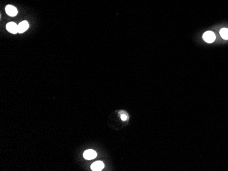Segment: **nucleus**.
Returning a JSON list of instances; mask_svg holds the SVG:
<instances>
[{
  "label": "nucleus",
  "mask_w": 228,
  "mask_h": 171,
  "mask_svg": "<svg viewBox=\"0 0 228 171\" xmlns=\"http://www.w3.org/2000/svg\"><path fill=\"white\" fill-rule=\"evenodd\" d=\"M215 35L214 33L211 31L206 32L203 35V40L208 43H212L215 40Z\"/></svg>",
  "instance_id": "nucleus-1"
},
{
  "label": "nucleus",
  "mask_w": 228,
  "mask_h": 171,
  "mask_svg": "<svg viewBox=\"0 0 228 171\" xmlns=\"http://www.w3.org/2000/svg\"><path fill=\"white\" fill-rule=\"evenodd\" d=\"M97 156V153L92 149H89L87 150L83 154V157L86 160H90L94 159Z\"/></svg>",
  "instance_id": "nucleus-2"
},
{
  "label": "nucleus",
  "mask_w": 228,
  "mask_h": 171,
  "mask_svg": "<svg viewBox=\"0 0 228 171\" xmlns=\"http://www.w3.org/2000/svg\"><path fill=\"white\" fill-rule=\"evenodd\" d=\"M5 10H6V12L7 14H8L9 16H10V17H15L18 13L17 9L12 5L6 6Z\"/></svg>",
  "instance_id": "nucleus-3"
},
{
  "label": "nucleus",
  "mask_w": 228,
  "mask_h": 171,
  "mask_svg": "<svg viewBox=\"0 0 228 171\" xmlns=\"http://www.w3.org/2000/svg\"><path fill=\"white\" fill-rule=\"evenodd\" d=\"M6 29L9 32L13 34H15L17 32H19V31H18V25L14 22L8 23L6 25Z\"/></svg>",
  "instance_id": "nucleus-4"
},
{
  "label": "nucleus",
  "mask_w": 228,
  "mask_h": 171,
  "mask_svg": "<svg viewBox=\"0 0 228 171\" xmlns=\"http://www.w3.org/2000/svg\"><path fill=\"white\" fill-rule=\"evenodd\" d=\"M104 164L101 161H98L93 163L91 166V169L94 171H100L104 169Z\"/></svg>",
  "instance_id": "nucleus-5"
},
{
  "label": "nucleus",
  "mask_w": 228,
  "mask_h": 171,
  "mask_svg": "<svg viewBox=\"0 0 228 171\" xmlns=\"http://www.w3.org/2000/svg\"><path fill=\"white\" fill-rule=\"evenodd\" d=\"M28 28L29 23L26 20H23V21L18 25V31H19V33H20V34H22L24 32H25Z\"/></svg>",
  "instance_id": "nucleus-6"
},
{
  "label": "nucleus",
  "mask_w": 228,
  "mask_h": 171,
  "mask_svg": "<svg viewBox=\"0 0 228 171\" xmlns=\"http://www.w3.org/2000/svg\"><path fill=\"white\" fill-rule=\"evenodd\" d=\"M221 36L225 40H228V29L227 28H222L220 30Z\"/></svg>",
  "instance_id": "nucleus-7"
},
{
  "label": "nucleus",
  "mask_w": 228,
  "mask_h": 171,
  "mask_svg": "<svg viewBox=\"0 0 228 171\" xmlns=\"http://www.w3.org/2000/svg\"><path fill=\"white\" fill-rule=\"evenodd\" d=\"M121 119H122V121H126V120H127V115H121Z\"/></svg>",
  "instance_id": "nucleus-8"
}]
</instances>
